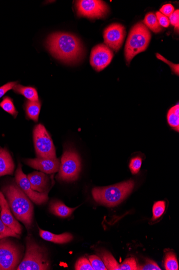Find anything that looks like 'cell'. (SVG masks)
Here are the masks:
<instances>
[{
  "instance_id": "1",
  "label": "cell",
  "mask_w": 179,
  "mask_h": 270,
  "mask_svg": "<svg viewBox=\"0 0 179 270\" xmlns=\"http://www.w3.org/2000/svg\"><path fill=\"white\" fill-rule=\"evenodd\" d=\"M46 45L54 57L65 63L79 62L85 54L81 40L70 33L52 34L48 38Z\"/></svg>"
},
{
  "instance_id": "2",
  "label": "cell",
  "mask_w": 179,
  "mask_h": 270,
  "mask_svg": "<svg viewBox=\"0 0 179 270\" xmlns=\"http://www.w3.org/2000/svg\"><path fill=\"white\" fill-rule=\"evenodd\" d=\"M2 191L16 218L27 229L30 228L33 221V206L28 196L15 184L4 187Z\"/></svg>"
},
{
  "instance_id": "3",
  "label": "cell",
  "mask_w": 179,
  "mask_h": 270,
  "mask_svg": "<svg viewBox=\"0 0 179 270\" xmlns=\"http://www.w3.org/2000/svg\"><path fill=\"white\" fill-rule=\"evenodd\" d=\"M134 181L128 180L121 184L103 188H94L92 193L97 202L108 207H115L121 203L132 192Z\"/></svg>"
},
{
  "instance_id": "4",
  "label": "cell",
  "mask_w": 179,
  "mask_h": 270,
  "mask_svg": "<svg viewBox=\"0 0 179 270\" xmlns=\"http://www.w3.org/2000/svg\"><path fill=\"white\" fill-rule=\"evenodd\" d=\"M151 39V34L143 23H137L131 29L125 46V57L128 64L140 52L147 50Z\"/></svg>"
},
{
  "instance_id": "5",
  "label": "cell",
  "mask_w": 179,
  "mask_h": 270,
  "mask_svg": "<svg viewBox=\"0 0 179 270\" xmlns=\"http://www.w3.org/2000/svg\"><path fill=\"white\" fill-rule=\"evenodd\" d=\"M50 264L43 249L31 238H27L26 253L17 270H46Z\"/></svg>"
},
{
  "instance_id": "6",
  "label": "cell",
  "mask_w": 179,
  "mask_h": 270,
  "mask_svg": "<svg viewBox=\"0 0 179 270\" xmlns=\"http://www.w3.org/2000/svg\"><path fill=\"white\" fill-rule=\"evenodd\" d=\"M81 170V162L79 154L73 149H65L60 165L58 179L74 181L78 179Z\"/></svg>"
},
{
  "instance_id": "7",
  "label": "cell",
  "mask_w": 179,
  "mask_h": 270,
  "mask_svg": "<svg viewBox=\"0 0 179 270\" xmlns=\"http://www.w3.org/2000/svg\"><path fill=\"white\" fill-rule=\"evenodd\" d=\"M33 140L38 157L57 158L55 146L49 133L42 124H38L34 128Z\"/></svg>"
},
{
  "instance_id": "8",
  "label": "cell",
  "mask_w": 179,
  "mask_h": 270,
  "mask_svg": "<svg viewBox=\"0 0 179 270\" xmlns=\"http://www.w3.org/2000/svg\"><path fill=\"white\" fill-rule=\"evenodd\" d=\"M17 246L5 238L0 240V270H16L21 261Z\"/></svg>"
},
{
  "instance_id": "9",
  "label": "cell",
  "mask_w": 179,
  "mask_h": 270,
  "mask_svg": "<svg viewBox=\"0 0 179 270\" xmlns=\"http://www.w3.org/2000/svg\"><path fill=\"white\" fill-rule=\"evenodd\" d=\"M77 15L88 19H103L108 14L109 8L100 0H80L76 1Z\"/></svg>"
},
{
  "instance_id": "10",
  "label": "cell",
  "mask_w": 179,
  "mask_h": 270,
  "mask_svg": "<svg viewBox=\"0 0 179 270\" xmlns=\"http://www.w3.org/2000/svg\"><path fill=\"white\" fill-rule=\"evenodd\" d=\"M15 179L18 186L34 203L40 205L45 203L49 199L48 192L39 193L32 189L30 182L26 175L23 173L20 163L16 172Z\"/></svg>"
},
{
  "instance_id": "11",
  "label": "cell",
  "mask_w": 179,
  "mask_h": 270,
  "mask_svg": "<svg viewBox=\"0 0 179 270\" xmlns=\"http://www.w3.org/2000/svg\"><path fill=\"white\" fill-rule=\"evenodd\" d=\"M126 34V29L123 25L119 23H113L104 30L105 45L111 49L118 51L123 44Z\"/></svg>"
},
{
  "instance_id": "12",
  "label": "cell",
  "mask_w": 179,
  "mask_h": 270,
  "mask_svg": "<svg viewBox=\"0 0 179 270\" xmlns=\"http://www.w3.org/2000/svg\"><path fill=\"white\" fill-rule=\"evenodd\" d=\"M113 55V51L104 44H98L92 49L90 64L92 68L98 72L102 71L111 62Z\"/></svg>"
},
{
  "instance_id": "13",
  "label": "cell",
  "mask_w": 179,
  "mask_h": 270,
  "mask_svg": "<svg viewBox=\"0 0 179 270\" xmlns=\"http://www.w3.org/2000/svg\"><path fill=\"white\" fill-rule=\"evenodd\" d=\"M25 163L30 167L48 174L58 172L60 165V162L57 158H29L25 160Z\"/></svg>"
},
{
  "instance_id": "14",
  "label": "cell",
  "mask_w": 179,
  "mask_h": 270,
  "mask_svg": "<svg viewBox=\"0 0 179 270\" xmlns=\"http://www.w3.org/2000/svg\"><path fill=\"white\" fill-rule=\"evenodd\" d=\"M0 207H1L0 218L4 225L20 235L22 232V227L12 215L7 199H5L1 192H0Z\"/></svg>"
},
{
  "instance_id": "15",
  "label": "cell",
  "mask_w": 179,
  "mask_h": 270,
  "mask_svg": "<svg viewBox=\"0 0 179 270\" xmlns=\"http://www.w3.org/2000/svg\"><path fill=\"white\" fill-rule=\"evenodd\" d=\"M32 189L39 193L49 192L50 178L43 172H34L28 175Z\"/></svg>"
},
{
  "instance_id": "16",
  "label": "cell",
  "mask_w": 179,
  "mask_h": 270,
  "mask_svg": "<svg viewBox=\"0 0 179 270\" xmlns=\"http://www.w3.org/2000/svg\"><path fill=\"white\" fill-rule=\"evenodd\" d=\"M14 169V163L9 152L0 147V177L13 175Z\"/></svg>"
},
{
  "instance_id": "17",
  "label": "cell",
  "mask_w": 179,
  "mask_h": 270,
  "mask_svg": "<svg viewBox=\"0 0 179 270\" xmlns=\"http://www.w3.org/2000/svg\"><path fill=\"white\" fill-rule=\"evenodd\" d=\"M39 234L41 238L47 241L58 244L67 243L72 240L73 236L69 233H64L60 234H56L49 231H43L39 228Z\"/></svg>"
},
{
  "instance_id": "18",
  "label": "cell",
  "mask_w": 179,
  "mask_h": 270,
  "mask_svg": "<svg viewBox=\"0 0 179 270\" xmlns=\"http://www.w3.org/2000/svg\"><path fill=\"white\" fill-rule=\"evenodd\" d=\"M76 208H69L61 201H55L51 203L50 210L53 214L65 218L72 214Z\"/></svg>"
},
{
  "instance_id": "19",
  "label": "cell",
  "mask_w": 179,
  "mask_h": 270,
  "mask_svg": "<svg viewBox=\"0 0 179 270\" xmlns=\"http://www.w3.org/2000/svg\"><path fill=\"white\" fill-rule=\"evenodd\" d=\"M13 90L17 93L22 95L28 101L37 102L39 101L38 92L35 88L30 86H24L17 84Z\"/></svg>"
},
{
  "instance_id": "20",
  "label": "cell",
  "mask_w": 179,
  "mask_h": 270,
  "mask_svg": "<svg viewBox=\"0 0 179 270\" xmlns=\"http://www.w3.org/2000/svg\"><path fill=\"white\" fill-rule=\"evenodd\" d=\"M41 103L40 101L33 102L26 101L25 108L28 118L38 122L40 112Z\"/></svg>"
},
{
  "instance_id": "21",
  "label": "cell",
  "mask_w": 179,
  "mask_h": 270,
  "mask_svg": "<svg viewBox=\"0 0 179 270\" xmlns=\"http://www.w3.org/2000/svg\"><path fill=\"white\" fill-rule=\"evenodd\" d=\"M167 119L169 125L177 132L179 131V105L174 106L169 111Z\"/></svg>"
},
{
  "instance_id": "22",
  "label": "cell",
  "mask_w": 179,
  "mask_h": 270,
  "mask_svg": "<svg viewBox=\"0 0 179 270\" xmlns=\"http://www.w3.org/2000/svg\"><path fill=\"white\" fill-rule=\"evenodd\" d=\"M143 23L147 28L155 33H160L163 30L162 27L159 25L156 15L153 13L147 14Z\"/></svg>"
},
{
  "instance_id": "23",
  "label": "cell",
  "mask_w": 179,
  "mask_h": 270,
  "mask_svg": "<svg viewBox=\"0 0 179 270\" xmlns=\"http://www.w3.org/2000/svg\"><path fill=\"white\" fill-rule=\"evenodd\" d=\"M100 256L107 270H120V265H119L115 258L109 252H101Z\"/></svg>"
},
{
  "instance_id": "24",
  "label": "cell",
  "mask_w": 179,
  "mask_h": 270,
  "mask_svg": "<svg viewBox=\"0 0 179 270\" xmlns=\"http://www.w3.org/2000/svg\"><path fill=\"white\" fill-rule=\"evenodd\" d=\"M0 107L5 112L14 116L15 118L19 114L15 107L13 100L8 96L3 98L2 101L0 103Z\"/></svg>"
},
{
  "instance_id": "25",
  "label": "cell",
  "mask_w": 179,
  "mask_h": 270,
  "mask_svg": "<svg viewBox=\"0 0 179 270\" xmlns=\"http://www.w3.org/2000/svg\"><path fill=\"white\" fill-rule=\"evenodd\" d=\"M164 264L165 269L167 270H178L179 269L176 256L174 252H170L166 254Z\"/></svg>"
},
{
  "instance_id": "26",
  "label": "cell",
  "mask_w": 179,
  "mask_h": 270,
  "mask_svg": "<svg viewBox=\"0 0 179 270\" xmlns=\"http://www.w3.org/2000/svg\"><path fill=\"white\" fill-rule=\"evenodd\" d=\"M0 211H1V207H0ZM8 237H20L19 234H17L5 225L0 218V239Z\"/></svg>"
},
{
  "instance_id": "27",
  "label": "cell",
  "mask_w": 179,
  "mask_h": 270,
  "mask_svg": "<svg viewBox=\"0 0 179 270\" xmlns=\"http://www.w3.org/2000/svg\"><path fill=\"white\" fill-rule=\"evenodd\" d=\"M166 203L165 201H160L155 203L153 207L152 220H156L163 215L165 210Z\"/></svg>"
},
{
  "instance_id": "28",
  "label": "cell",
  "mask_w": 179,
  "mask_h": 270,
  "mask_svg": "<svg viewBox=\"0 0 179 270\" xmlns=\"http://www.w3.org/2000/svg\"><path fill=\"white\" fill-rule=\"evenodd\" d=\"M93 269L94 270H107L104 262L97 256L92 255L89 257Z\"/></svg>"
},
{
  "instance_id": "29",
  "label": "cell",
  "mask_w": 179,
  "mask_h": 270,
  "mask_svg": "<svg viewBox=\"0 0 179 270\" xmlns=\"http://www.w3.org/2000/svg\"><path fill=\"white\" fill-rule=\"evenodd\" d=\"M142 160L140 157H135L130 160L129 168L133 174L138 173L141 169Z\"/></svg>"
},
{
  "instance_id": "30",
  "label": "cell",
  "mask_w": 179,
  "mask_h": 270,
  "mask_svg": "<svg viewBox=\"0 0 179 270\" xmlns=\"http://www.w3.org/2000/svg\"><path fill=\"white\" fill-rule=\"evenodd\" d=\"M76 270H93L90 262L86 258H81L77 262L75 265Z\"/></svg>"
},
{
  "instance_id": "31",
  "label": "cell",
  "mask_w": 179,
  "mask_h": 270,
  "mask_svg": "<svg viewBox=\"0 0 179 270\" xmlns=\"http://www.w3.org/2000/svg\"><path fill=\"white\" fill-rule=\"evenodd\" d=\"M137 263L134 258H129L120 265V270H136Z\"/></svg>"
},
{
  "instance_id": "32",
  "label": "cell",
  "mask_w": 179,
  "mask_h": 270,
  "mask_svg": "<svg viewBox=\"0 0 179 270\" xmlns=\"http://www.w3.org/2000/svg\"><path fill=\"white\" fill-rule=\"evenodd\" d=\"M155 15H156L157 19L161 27L164 28H168L169 27L170 23L168 17H166L162 13H160L159 11H157L156 14Z\"/></svg>"
},
{
  "instance_id": "33",
  "label": "cell",
  "mask_w": 179,
  "mask_h": 270,
  "mask_svg": "<svg viewBox=\"0 0 179 270\" xmlns=\"http://www.w3.org/2000/svg\"><path fill=\"white\" fill-rule=\"evenodd\" d=\"M137 270H160L157 264L151 260H149L145 265L137 267Z\"/></svg>"
},
{
  "instance_id": "34",
  "label": "cell",
  "mask_w": 179,
  "mask_h": 270,
  "mask_svg": "<svg viewBox=\"0 0 179 270\" xmlns=\"http://www.w3.org/2000/svg\"><path fill=\"white\" fill-rule=\"evenodd\" d=\"M170 23L172 26L175 27V29L179 31V10L178 9L169 17Z\"/></svg>"
},
{
  "instance_id": "35",
  "label": "cell",
  "mask_w": 179,
  "mask_h": 270,
  "mask_svg": "<svg viewBox=\"0 0 179 270\" xmlns=\"http://www.w3.org/2000/svg\"><path fill=\"white\" fill-rule=\"evenodd\" d=\"M156 56L158 59L163 61L166 64H169L171 69L172 70L173 72H174L177 75H179V64H175L172 63V62L169 61L168 60H167L165 57L160 55L159 54H157Z\"/></svg>"
},
{
  "instance_id": "36",
  "label": "cell",
  "mask_w": 179,
  "mask_h": 270,
  "mask_svg": "<svg viewBox=\"0 0 179 270\" xmlns=\"http://www.w3.org/2000/svg\"><path fill=\"white\" fill-rule=\"evenodd\" d=\"M175 11V8L171 4L164 5L160 9L159 12L166 16L170 17Z\"/></svg>"
},
{
  "instance_id": "37",
  "label": "cell",
  "mask_w": 179,
  "mask_h": 270,
  "mask_svg": "<svg viewBox=\"0 0 179 270\" xmlns=\"http://www.w3.org/2000/svg\"><path fill=\"white\" fill-rule=\"evenodd\" d=\"M17 84V82H9L1 87H0V98L3 97L6 93L13 89V87Z\"/></svg>"
}]
</instances>
